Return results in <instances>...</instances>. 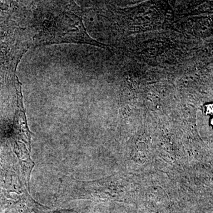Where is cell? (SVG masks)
Masks as SVG:
<instances>
[{"label": "cell", "instance_id": "cell-1", "mask_svg": "<svg viewBox=\"0 0 213 213\" xmlns=\"http://www.w3.org/2000/svg\"><path fill=\"white\" fill-rule=\"evenodd\" d=\"M41 31L34 41L36 46L75 43L87 44L101 48H106V45L92 39L87 33L82 21V17L73 11H61L56 17L43 22Z\"/></svg>", "mask_w": 213, "mask_h": 213}, {"label": "cell", "instance_id": "cell-2", "mask_svg": "<svg viewBox=\"0 0 213 213\" xmlns=\"http://www.w3.org/2000/svg\"><path fill=\"white\" fill-rule=\"evenodd\" d=\"M206 114H213V104H209L206 106Z\"/></svg>", "mask_w": 213, "mask_h": 213}, {"label": "cell", "instance_id": "cell-3", "mask_svg": "<svg viewBox=\"0 0 213 213\" xmlns=\"http://www.w3.org/2000/svg\"><path fill=\"white\" fill-rule=\"evenodd\" d=\"M211 125L213 126V118L211 119Z\"/></svg>", "mask_w": 213, "mask_h": 213}]
</instances>
